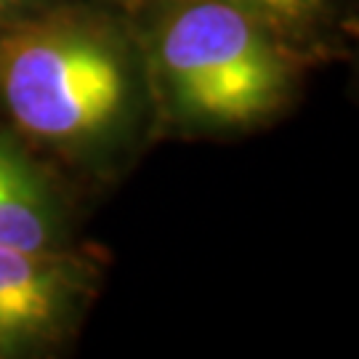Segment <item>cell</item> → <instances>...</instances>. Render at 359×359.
Masks as SVG:
<instances>
[{
	"mask_svg": "<svg viewBox=\"0 0 359 359\" xmlns=\"http://www.w3.org/2000/svg\"><path fill=\"white\" fill-rule=\"evenodd\" d=\"M160 62L184 112L245 123L283 96L285 62L264 22L224 0H184L165 16Z\"/></svg>",
	"mask_w": 359,
	"mask_h": 359,
	"instance_id": "6da1fadb",
	"label": "cell"
},
{
	"mask_svg": "<svg viewBox=\"0 0 359 359\" xmlns=\"http://www.w3.org/2000/svg\"><path fill=\"white\" fill-rule=\"evenodd\" d=\"M0 96L27 133L75 142L120 115L126 75L102 38L48 22L0 40Z\"/></svg>",
	"mask_w": 359,
	"mask_h": 359,
	"instance_id": "7a4b0ae2",
	"label": "cell"
},
{
	"mask_svg": "<svg viewBox=\"0 0 359 359\" xmlns=\"http://www.w3.org/2000/svg\"><path fill=\"white\" fill-rule=\"evenodd\" d=\"M67 280L48 250L0 245V341L48 327L65 301Z\"/></svg>",
	"mask_w": 359,
	"mask_h": 359,
	"instance_id": "3957f363",
	"label": "cell"
},
{
	"mask_svg": "<svg viewBox=\"0 0 359 359\" xmlns=\"http://www.w3.org/2000/svg\"><path fill=\"white\" fill-rule=\"evenodd\" d=\"M51 208L38 179L11 147L0 142V245L48 250Z\"/></svg>",
	"mask_w": 359,
	"mask_h": 359,
	"instance_id": "277c9868",
	"label": "cell"
},
{
	"mask_svg": "<svg viewBox=\"0 0 359 359\" xmlns=\"http://www.w3.org/2000/svg\"><path fill=\"white\" fill-rule=\"evenodd\" d=\"M269 25H298L320 11L322 0H224Z\"/></svg>",
	"mask_w": 359,
	"mask_h": 359,
	"instance_id": "5b68a950",
	"label": "cell"
},
{
	"mask_svg": "<svg viewBox=\"0 0 359 359\" xmlns=\"http://www.w3.org/2000/svg\"><path fill=\"white\" fill-rule=\"evenodd\" d=\"M19 3H22V0H0V16H3V13H8L13 6H19Z\"/></svg>",
	"mask_w": 359,
	"mask_h": 359,
	"instance_id": "8992f818",
	"label": "cell"
}]
</instances>
